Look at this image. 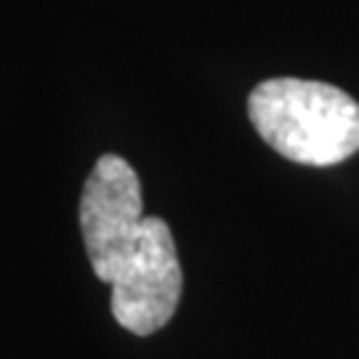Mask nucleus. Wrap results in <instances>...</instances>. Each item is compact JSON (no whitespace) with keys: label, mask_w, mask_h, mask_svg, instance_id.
Segmentation results:
<instances>
[{"label":"nucleus","mask_w":359,"mask_h":359,"mask_svg":"<svg viewBox=\"0 0 359 359\" xmlns=\"http://www.w3.org/2000/svg\"><path fill=\"white\" fill-rule=\"evenodd\" d=\"M248 117L277 154L327 168L359 152V104L320 80L271 77L248 96Z\"/></svg>","instance_id":"nucleus-1"},{"label":"nucleus","mask_w":359,"mask_h":359,"mask_svg":"<svg viewBox=\"0 0 359 359\" xmlns=\"http://www.w3.org/2000/svg\"><path fill=\"white\" fill-rule=\"evenodd\" d=\"M142 181L120 154H102L80 194V231L90 269L112 285L139 243L144 224Z\"/></svg>","instance_id":"nucleus-2"},{"label":"nucleus","mask_w":359,"mask_h":359,"mask_svg":"<svg viewBox=\"0 0 359 359\" xmlns=\"http://www.w3.org/2000/svg\"><path fill=\"white\" fill-rule=\"evenodd\" d=\"M184 290L179 250L170 226L147 216L139 243L112 280V317L133 335H152L176 314Z\"/></svg>","instance_id":"nucleus-3"}]
</instances>
